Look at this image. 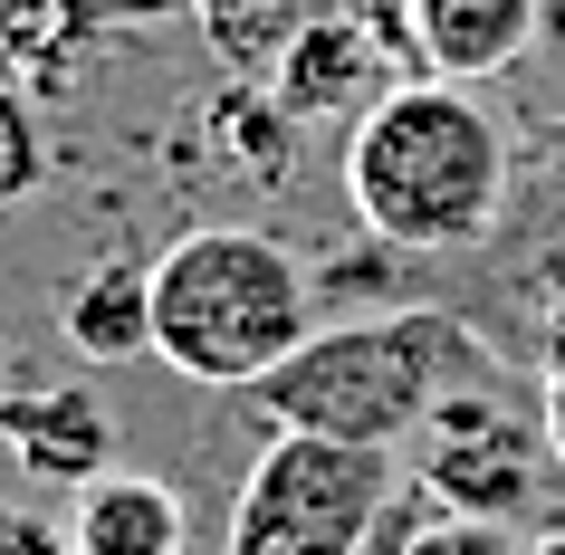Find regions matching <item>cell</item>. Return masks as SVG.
Listing matches in <instances>:
<instances>
[{
    "mask_svg": "<svg viewBox=\"0 0 565 555\" xmlns=\"http://www.w3.org/2000/svg\"><path fill=\"white\" fill-rule=\"evenodd\" d=\"M508 182H518L508 125L460 77H403L345 135V202H355L364 239H384L403 259L479 249L508 211Z\"/></svg>",
    "mask_w": 565,
    "mask_h": 555,
    "instance_id": "1",
    "label": "cell"
},
{
    "mask_svg": "<svg viewBox=\"0 0 565 555\" xmlns=\"http://www.w3.org/2000/svg\"><path fill=\"white\" fill-rule=\"evenodd\" d=\"M470 383H499V354H489V335L470 317L384 307V317L317 325L288 364H268L249 383V403L278 431H327V440H364V450H403Z\"/></svg>",
    "mask_w": 565,
    "mask_h": 555,
    "instance_id": "2",
    "label": "cell"
},
{
    "mask_svg": "<svg viewBox=\"0 0 565 555\" xmlns=\"http://www.w3.org/2000/svg\"><path fill=\"white\" fill-rule=\"evenodd\" d=\"M317 335V268L268 231L211 221L153 249V364L211 393H249Z\"/></svg>",
    "mask_w": 565,
    "mask_h": 555,
    "instance_id": "3",
    "label": "cell"
},
{
    "mask_svg": "<svg viewBox=\"0 0 565 555\" xmlns=\"http://www.w3.org/2000/svg\"><path fill=\"white\" fill-rule=\"evenodd\" d=\"M393 498H403L393 450L327 440V431H278L231 498L221 555H364Z\"/></svg>",
    "mask_w": 565,
    "mask_h": 555,
    "instance_id": "4",
    "label": "cell"
},
{
    "mask_svg": "<svg viewBox=\"0 0 565 555\" xmlns=\"http://www.w3.org/2000/svg\"><path fill=\"white\" fill-rule=\"evenodd\" d=\"M499 383H470V393H450L422 431H431V460H422L413 489H431L441 508L460 517H518L536 498V421L527 412L489 403Z\"/></svg>",
    "mask_w": 565,
    "mask_h": 555,
    "instance_id": "5",
    "label": "cell"
},
{
    "mask_svg": "<svg viewBox=\"0 0 565 555\" xmlns=\"http://www.w3.org/2000/svg\"><path fill=\"white\" fill-rule=\"evenodd\" d=\"M0 450L39 489H87L96 469H116V412L87 383H30L0 403Z\"/></svg>",
    "mask_w": 565,
    "mask_h": 555,
    "instance_id": "6",
    "label": "cell"
},
{
    "mask_svg": "<svg viewBox=\"0 0 565 555\" xmlns=\"http://www.w3.org/2000/svg\"><path fill=\"white\" fill-rule=\"evenodd\" d=\"M67 555H182L192 508L163 469H96L87 489H67Z\"/></svg>",
    "mask_w": 565,
    "mask_h": 555,
    "instance_id": "7",
    "label": "cell"
},
{
    "mask_svg": "<svg viewBox=\"0 0 565 555\" xmlns=\"http://www.w3.org/2000/svg\"><path fill=\"white\" fill-rule=\"evenodd\" d=\"M403 20H413V58L431 77L479 87V77H499L536 49L546 0H403Z\"/></svg>",
    "mask_w": 565,
    "mask_h": 555,
    "instance_id": "8",
    "label": "cell"
},
{
    "mask_svg": "<svg viewBox=\"0 0 565 555\" xmlns=\"http://www.w3.org/2000/svg\"><path fill=\"white\" fill-rule=\"evenodd\" d=\"M58 335L87 364H135L153 354V259H96L58 288Z\"/></svg>",
    "mask_w": 565,
    "mask_h": 555,
    "instance_id": "9",
    "label": "cell"
},
{
    "mask_svg": "<svg viewBox=\"0 0 565 555\" xmlns=\"http://www.w3.org/2000/svg\"><path fill=\"white\" fill-rule=\"evenodd\" d=\"M384 96V77H374V39L355 30V20H317V30L278 58V106L298 125L335 116V106H374Z\"/></svg>",
    "mask_w": 565,
    "mask_h": 555,
    "instance_id": "10",
    "label": "cell"
},
{
    "mask_svg": "<svg viewBox=\"0 0 565 555\" xmlns=\"http://www.w3.org/2000/svg\"><path fill=\"white\" fill-rule=\"evenodd\" d=\"M39 182H49V125H39L30 87L0 77V211H20Z\"/></svg>",
    "mask_w": 565,
    "mask_h": 555,
    "instance_id": "11",
    "label": "cell"
},
{
    "mask_svg": "<svg viewBox=\"0 0 565 555\" xmlns=\"http://www.w3.org/2000/svg\"><path fill=\"white\" fill-rule=\"evenodd\" d=\"M393 555H527L508 517H460V508H431V517L403 536Z\"/></svg>",
    "mask_w": 565,
    "mask_h": 555,
    "instance_id": "12",
    "label": "cell"
},
{
    "mask_svg": "<svg viewBox=\"0 0 565 555\" xmlns=\"http://www.w3.org/2000/svg\"><path fill=\"white\" fill-rule=\"evenodd\" d=\"M0 555H67V526L39 508H0Z\"/></svg>",
    "mask_w": 565,
    "mask_h": 555,
    "instance_id": "13",
    "label": "cell"
},
{
    "mask_svg": "<svg viewBox=\"0 0 565 555\" xmlns=\"http://www.w3.org/2000/svg\"><path fill=\"white\" fill-rule=\"evenodd\" d=\"M546 450H556V460H565V364H556V374H546Z\"/></svg>",
    "mask_w": 565,
    "mask_h": 555,
    "instance_id": "14",
    "label": "cell"
},
{
    "mask_svg": "<svg viewBox=\"0 0 565 555\" xmlns=\"http://www.w3.org/2000/svg\"><path fill=\"white\" fill-rule=\"evenodd\" d=\"M536 555H565V526H556V536H546V546H536Z\"/></svg>",
    "mask_w": 565,
    "mask_h": 555,
    "instance_id": "15",
    "label": "cell"
},
{
    "mask_svg": "<svg viewBox=\"0 0 565 555\" xmlns=\"http://www.w3.org/2000/svg\"><path fill=\"white\" fill-rule=\"evenodd\" d=\"M10 10H20V0H0V39H10Z\"/></svg>",
    "mask_w": 565,
    "mask_h": 555,
    "instance_id": "16",
    "label": "cell"
}]
</instances>
